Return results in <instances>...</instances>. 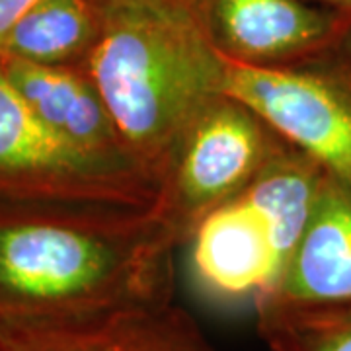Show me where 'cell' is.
I'll return each instance as SVG.
<instances>
[{
    "label": "cell",
    "instance_id": "8fae6325",
    "mask_svg": "<svg viewBox=\"0 0 351 351\" xmlns=\"http://www.w3.org/2000/svg\"><path fill=\"white\" fill-rule=\"evenodd\" d=\"M104 27L96 0H41L14 25L0 61L41 66H82Z\"/></svg>",
    "mask_w": 351,
    "mask_h": 351
},
{
    "label": "cell",
    "instance_id": "8992f818",
    "mask_svg": "<svg viewBox=\"0 0 351 351\" xmlns=\"http://www.w3.org/2000/svg\"><path fill=\"white\" fill-rule=\"evenodd\" d=\"M0 197L151 207L145 172L76 149L39 119L0 66Z\"/></svg>",
    "mask_w": 351,
    "mask_h": 351
},
{
    "label": "cell",
    "instance_id": "5bb4252c",
    "mask_svg": "<svg viewBox=\"0 0 351 351\" xmlns=\"http://www.w3.org/2000/svg\"><path fill=\"white\" fill-rule=\"evenodd\" d=\"M96 2L100 6H108V4H113V2H141V4H152V6H160V8L195 14L199 0H96Z\"/></svg>",
    "mask_w": 351,
    "mask_h": 351
},
{
    "label": "cell",
    "instance_id": "3957f363",
    "mask_svg": "<svg viewBox=\"0 0 351 351\" xmlns=\"http://www.w3.org/2000/svg\"><path fill=\"white\" fill-rule=\"evenodd\" d=\"M326 170L287 143L234 199L207 215L188 240L203 297L260 302L283 277L308 226Z\"/></svg>",
    "mask_w": 351,
    "mask_h": 351
},
{
    "label": "cell",
    "instance_id": "9a60e30c",
    "mask_svg": "<svg viewBox=\"0 0 351 351\" xmlns=\"http://www.w3.org/2000/svg\"><path fill=\"white\" fill-rule=\"evenodd\" d=\"M302 2H308V4H314V6L334 10V12L351 18V0H302Z\"/></svg>",
    "mask_w": 351,
    "mask_h": 351
},
{
    "label": "cell",
    "instance_id": "9c48e42d",
    "mask_svg": "<svg viewBox=\"0 0 351 351\" xmlns=\"http://www.w3.org/2000/svg\"><path fill=\"white\" fill-rule=\"evenodd\" d=\"M0 66L27 106L59 137L88 154L141 170L82 66H41L20 61H0Z\"/></svg>",
    "mask_w": 351,
    "mask_h": 351
},
{
    "label": "cell",
    "instance_id": "6da1fadb",
    "mask_svg": "<svg viewBox=\"0 0 351 351\" xmlns=\"http://www.w3.org/2000/svg\"><path fill=\"white\" fill-rule=\"evenodd\" d=\"M176 250L152 205L0 197V326L170 304Z\"/></svg>",
    "mask_w": 351,
    "mask_h": 351
},
{
    "label": "cell",
    "instance_id": "4fadbf2b",
    "mask_svg": "<svg viewBox=\"0 0 351 351\" xmlns=\"http://www.w3.org/2000/svg\"><path fill=\"white\" fill-rule=\"evenodd\" d=\"M41 0H0V49L8 34L14 29L25 14L34 6H38Z\"/></svg>",
    "mask_w": 351,
    "mask_h": 351
},
{
    "label": "cell",
    "instance_id": "ba28073f",
    "mask_svg": "<svg viewBox=\"0 0 351 351\" xmlns=\"http://www.w3.org/2000/svg\"><path fill=\"white\" fill-rule=\"evenodd\" d=\"M0 351H213L174 302L66 326H0Z\"/></svg>",
    "mask_w": 351,
    "mask_h": 351
},
{
    "label": "cell",
    "instance_id": "52a82bcc",
    "mask_svg": "<svg viewBox=\"0 0 351 351\" xmlns=\"http://www.w3.org/2000/svg\"><path fill=\"white\" fill-rule=\"evenodd\" d=\"M195 18L223 59L252 69L304 63L351 34L350 16L302 0H199Z\"/></svg>",
    "mask_w": 351,
    "mask_h": 351
},
{
    "label": "cell",
    "instance_id": "30bf717a",
    "mask_svg": "<svg viewBox=\"0 0 351 351\" xmlns=\"http://www.w3.org/2000/svg\"><path fill=\"white\" fill-rule=\"evenodd\" d=\"M260 302L351 304V189L328 172L299 248Z\"/></svg>",
    "mask_w": 351,
    "mask_h": 351
},
{
    "label": "cell",
    "instance_id": "7c38bea8",
    "mask_svg": "<svg viewBox=\"0 0 351 351\" xmlns=\"http://www.w3.org/2000/svg\"><path fill=\"white\" fill-rule=\"evenodd\" d=\"M271 351H351V304H254Z\"/></svg>",
    "mask_w": 351,
    "mask_h": 351
},
{
    "label": "cell",
    "instance_id": "7a4b0ae2",
    "mask_svg": "<svg viewBox=\"0 0 351 351\" xmlns=\"http://www.w3.org/2000/svg\"><path fill=\"white\" fill-rule=\"evenodd\" d=\"M104 27L84 73L138 168L158 186L176 143L225 94V59L195 14L141 2L101 6Z\"/></svg>",
    "mask_w": 351,
    "mask_h": 351
},
{
    "label": "cell",
    "instance_id": "5b68a950",
    "mask_svg": "<svg viewBox=\"0 0 351 351\" xmlns=\"http://www.w3.org/2000/svg\"><path fill=\"white\" fill-rule=\"evenodd\" d=\"M225 94L254 108L351 189V34L285 69H252L225 59Z\"/></svg>",
    "mask_w": 351,
    "mask_h": 351
},
{
    "label": "cell",
    "instance_id": "277c9868",
    "mask_svg": "<svg viewBox=\"0 0 351 351\" xmlns=\"http://www.w3.org/2000/svg\"><path fill=\"white\" fill-rule=\"evenodd\" d=\"M287 143L234 96L221 94L205 106L176 143L152 203L178 248L207 215L248 188Z\"/></svg>",
    "mask_w": 351,
    "mask_h": 351
}]
</instances>
